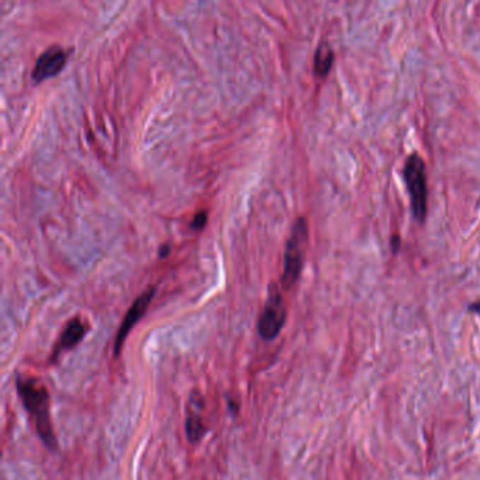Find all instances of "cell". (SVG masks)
Segmentation results:
<instances>
[{
	"instance_id": "6da1fadb",
	"label": "cell",
	"mask_w": 480,
	"mask_h": 480,
	"mask_svg": "<svg viewBox=\"0 0 480 480\" xmlns=\"http://www.w3.org/2000/svg\"><path fill=\"white\" fill-rule=\"evenodd\" d=\"M17 392L24 407L34 417L37 433L44 444L49 448H55L57 441L49 417V394L47 387L37 379L18 377Z\"/></svg>"
},
{
	"instance_id": "7a4b0ae2",
	"label": "cell",
	"mask_w": 480,
	"mask_h": 480,
	"mask_svg": "<svg viewBox=\"0 0 480 480\" xmlns=\"http://www.w3.org/2000/svg\"><path fill=\"white\" fill-rule=\"evenodd\" d=\"M308 242H309L308 220L305 217H299L292 227V233L285 250L282 275V286L285 289H291L298 282L302 274Z\"/></svg>"
},
{
	"instance_id": "3957f363",
	"label": "cell",
	"mask_w": 480,
	"mask_h": 480,
	"mask_svg": "<svg viewBox=\"0 0 480 480\" xmlns=\"http://www.w3.org/2000/svg\"><path fill=\"white\" fill-rule=\"evenodd\" d=\"M403 176L410 193L411 209L414 218L418 223H423L427 216V173H426V162L418 154H411L403 169Z\"/></svg>"
},
{
	"instance_id": "277c9868",
	"label": "cell",
	"mask_w": 480,
	"mask_h": 480,
	"mask_svg": "<svg viewBox=\"0 0 480 480\" xmlns=\"http://www.w3.org/2000/svg\"><path fill=\"white\" fill-rule=\"evenodd\" d=\"M286 305L276 285L269 286L268 299L258 321V332L265 341L276 338L286 321Z\"/></svg>"
},
{
	"instance_id": "5b68a950",
	"label": "cell",
	"mask_w": 480,
	"mask_h": 480,
	"mask_svg": "<svg viewBox=\"0 0 480 480\" xmlns=\"http://www.w3.org/2000/svg\"><path fill=\"white\" fill-rule=\"evenodd\" d=\"M156 295V288H150L147 289L144 293H141L136 302L131 305V308L129 309L124 320L122 322L120 328H119V332H117V336H116V341H115V355L119 356L120 352H122V348L124 345V341L129 335V332L131 331V328L139 322V321L143 319V316L146 315L153 298Z\"/></svg>"
},
{
	"instance_id": "8992f818",
	"label": "cell",
	"mask_w": 480,
	"mask_h": 480,
	"mask_svg": "<svg viewBox=\"0 0 480 480\" xmlns=\"http://www.w3.org/2000/svg\"><path fill=\"white\" fill-rule=\"evenodd\" d=\"M66 64V52L59 45H51L47 51H44L33 69L31 78L35 83L42 82L44 79L52 78L58 75Z\"/></svg>"
},
{
	"instance_id": "52a82bcc",
	"label": "cell",
	"mask_w": 480,
	"mask_h": 480,
	"mask_svg": "<svg viewBox=\"0 0 480 480\" xmlns=\"http://www.w3.org/2000/svg\"><path fill=\"white\" fill-rule=\"evenodd\" d=\"M85 334H86V327H85L82 320L78 319V317L72 319L66 324L65 329L61 334L58 348H57V353H59L61 351H69V349L75 348L82 341Z\"/></svg>"
},
{
	"instance_id": "ba28073f",
	"label": "cell",
	"mask_w": 480,
	"mask_h": 480,
	"mask_svg": "<svg viewBox=\"0 0 480 480\" xmlns=\"http://www.w3.org/2000/svg\"><path fill=\"white\" fill-rule=\"evenodd\" d=\"M334 62V51L328 45V42H320L316 55H315V72L319 76H325L332 66Z\"/></svg>"
},
{
	"instance_id": "9c48e42d",
	"label": "cell",
	"mask_w": 480,
	"mask_h": 480,
	"mask_svg": "<svg viewBox=\"0 0 480 480\" xmlns=\"http://www.w3.org/2000/svg\"><path fill=\"white\" fill-rule=\"evenodd\" d=\"M186 433L190 443H199L204 435V426L200 416L190 413L186 420Z\"/></svg>"
},
{
	"instance_id": "30bf717a",
	"label": "cell",
	"mask_w": 480,
	"mask_h": 480,
	"mask_svg": "<svg viewBox=\"0 0 480 480\" xmlns=\"http://www.w3.org/2000/svg\"><path fill=\"white\" fill-rule=\"evenodd\" d=\"M206 221H207V213H206V211H200V213H197V214L194 216L193 221L190 223V227H192L193 230H201V228L204 227Z\"/></svg>"
},
{
	"instance_id": "8fae6325",
	"label": "cell",
	"mask_w": 480,
	"mask_h": 480,
	"mask_svg": "<svg viewBox=\"0 0 480 480\" xmlns=\"http://www.w3.org/2000/svg\"><path fill=\"white\" fill-rule=\"evenodd\" d=\"M392 247H393V250H394V251H397V250H399V247H400V238H399L397 235H394V237H393V240H392Z\"/></svg>"
},
{
	"instance_id": "7c38bea8",
	"label": "cell",
	"mask_w": 480,
	"mask_h": 480,
	"mask_svg": "<svg viewBox=\"0 0 480 480\" xmlns=\"http://www.w3.org/2000/svg\"><path fill=\"white\" fill-rule=\"evenodd\" d=\"M168 252H169V248H168V245H163V247H162V251H160V257H165Z\"/></svg>"
},
{
	"instance_id": "4fadbf2b",
	"label": "cell",
	"mask_w": 480,
	"mask_h": 480,
	"mask_svg": "<svg viewBox=\"0 0 480 480\" xmlns=\"http://www.w3.org/2000/svg\"><path fill=\"white\" fill-rule=\"evenodd\" d=\"M471 309H472V310H475V309H476V310H478V312H479V310H480V303H476V305H475V306H472V308H471Z\"/></svg>"
}]
</instances>
